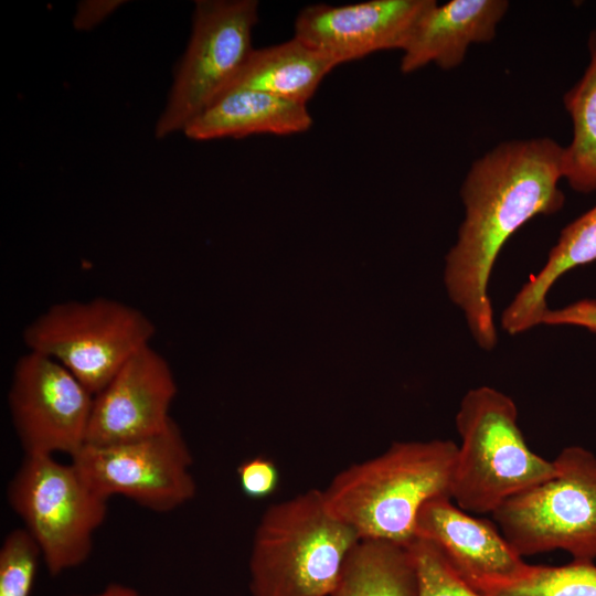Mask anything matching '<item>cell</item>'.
Segmentation results:
<instances>
[{
    "mask_svg": "<svg viewBox=\"0 0 596 596\" xmlns=\"http://www.w3.org/2000/svg\"><path fill=\"white\" fill-rule=\"evenodd\" d=\"M329 596H418L409 545L359 539L347 554Z\"/></svg>",
    "mask_w": 596,
    "mask_h": 596,
    "instance_id": "obj_18",
    "label": "cell"
},
{
    "mask_svg": "<svg viewBox=\"0 0 596 596\" xmlns=\"http://www.w3.org/2000/svg\"><path fill=\"white\" fill-rule=\"evenodd\" d=\"M173 371L151 344L134 353L94 395L86 445L106 446L150 437L172 422Z\"/></svg>",
    "mask_w": 596,
    "mask_h": 596,
    "instance_id": "obj_11",
    "label": "cell"
},
{
    "mask_svg": "<svg viewBox=\"0 0 596 596\" xmlns=\"http://www.w3.org/2000/svg\"><path fill=\"white\" fill-rule=\"evenodd\" d=\"M457 451L449 439L394 443L338 472L322 490L326 505L360 539L409 545L422 507L451 498Z\"/></svg>",
    "mask_w": 596,
    "mask_h": 596,
    "instance_id": "obj_2",
    "label": "cell"
},
{
    "mask_svg": "<svg viewBox=\"0 0 596 596\" xmlns=\"http://www.w3.org/2000/svg\"><path fill=\"white\" fill-rule=\"evenodd\" d=\"M312 117L307 105L272 94L245 88H231L183 129L192 140L243 138L251 135H294L308 130Z\"/></svg>",
    "mask_w": 596,
    "mask_h": 596,
    "instance_id": "obj_15",
    "label": "cell"
},
{
    "mask_svg": "<svg viewBox=\"0 0 596 596\" xmlns=\"http://www.w3.org/2000/svg\"><path fill=\"white\" fill-rule=\"evenodd\" d=\"M542 323L581 327L596 334V300L582 299L561 309H549Z\"/></svg>",
    "mask_w": 596,
    "mask_h": 596,
    "instance_id": "obj_24",
    "label": "cell"
},
{
    "mask_svg": "<svg viewBox=\"0 0 596 596\" xmlns=\"http://www.w3.org/2000/svg\"><path fill=\"white\" fill-rule=\"evenodd\" d=\"M255 0L195 2L191 38L178 67L156 137L183 131L236 82L254 47Z\"/></svg>",
    "mask_w": 596,
    "mask_h": 596,
    "instance_id": "obj_8",
    "label": "cell"
},
{
    "mask_svg": "<svg viewBox=\"0 0 596 596\" xmlns=\"http://www.w3.org/2000/svg\"><path fill=\"white\" fill-rule=\"evenodd\" d=\"M125 2L121 0L83 1L76 8L73 20L74 28L88 31L103 22Z\"/></svg>",
    "mask_w": 596,
    "mask_h": 596,
    "instance_id": "obj_25",
    "label": "cell"
},
{
    "mask_svg": "<svg viewBox=\"0 0 596 596\" xmlns=\"http://www.w3.org/2000/svg\"><path fill=\"white\" fill-rule=\"evenodd\" d=\"M508 8L505 0L434 1L402 51L401 71L412 73L429 63L443 70L459 66L471 44L494 39Z\"/></svg>",
    "mask_w": 596,
    "mask_h": 596,
    "instance_id": "obj_14",
    "label": "cell"
},
{
    "mask_svg": "<svg viewBox=\"0 0 596 596\" xmlns=\"http://www.w3.org/2000/svg\"><path fill=\"white\" fill-rule=\"evenodd\" d=\"M155 334L153 321L140 309L96 297L50 306L22 338L29 351L55 360L95 395Z\"/></svg>",
    "mask_w": 596,
    "mask_h": 596,
    "instance_id": "obj_6",
    "label": "cell"
},
{
    "mask_svg": "<svg viewBox=\"0 0 596 596\" xmlns=\"http://www.w3.org/2000/svg\"><path fill=\"white\" fill-rule=\"evenodd\" d=\"M40 547L22 526L10 531L0 547V596H30Z\"/></svg>",
    "mask_w": 596,
    "mask_h": 596,
    "instance_id": "obj_21",
    "label": "cell"
},
{
    "mask_svg": "<svg viewBox=\"0 0 596 596\" xmlns=\"http://www.w3.org/2000/svg\"><path fill=\"white\" fill-rule=\"evenodd\" d=\"M415 536L438 546L469 585L511 578L528 564L494 521L470 515L449 497L432 499L422 507Z\"/></svg>",
    "mask_w": 596,
    "mask_h": 596,
    "instance_id": "obj_13",
    "label": "cell"
},
{
    "mask_svg": "<svg viewBox=\"0 0 596 596\" xmlns=\"http://www.w3.org/2000/svg\"><path fill=\"white\" fill-rule=\"evenodd\" d=\"M7 498L38 543L51 575L89 557L108 499L85 481L72 461L63 464L53 455H24L8 485Z\"/></svg>",
    "mask_w": 596,
    "mask_h": 596,
    "instance_id": "obj_7",
    "label": "cell"
},
{
    "mask_svg": "<svg viewBox=\"0 0 596 596\" xmlns=\"http://www.w3.org/2000/svg\"><path fill=\"white\" fill-rule=\"evenodd\" d=\"M71 461L102 497L123 496L153 512H171L196 492L193 457L174 421L150 437L85 445Z\"/></svg>",
    "mask_w": 596,
    "mask_h": 596,
    "instance_id": "obj_9",
    "label": "cell"
},
{
    "mask_svg": "<svg viewBox=\"0 0 596 596\" xmlns=\"http://www.w3.org/2000/svg\"><path fill=\"white\" fill-rule=\"evenodd\" d=\"M93 400L63 365L28 350L13 366L8 392L24 455L77 454L87 443Z\"/></svg>",
    "mask_w": 596,
    "mask_h": 596,
    "instance_id": "obj_10",
    "label": "cell"
},
{
    "mask_svg": "<svg viewBox=\"0 0 596 596\" xmlns=\"http://www.w3.org/2000/svg\"><path fill=\"white\" fill-rule=\"evenodd\" d=\"M458 446L451 499L464 511L493 513L512 497L556 472L553 460L528 446L518 425V408L490 386L469 390L456 414Z\"/></svg>",
    "mask_w": 596,
    "mask_h": 596,
    "instance_id": "obj_4",
    "label": "cell"
},
{
    "mask_svg": "<svg viewBox=\"0 0 596 596\" xmlns=\"http://www.w3.org/2000/svg\"><path fill=\"white\" fill-rule=\"evenodd\" d=\"M359 539L328 510L322 490L269 505L253 536L251 596H329Z\"/></svg>",
    "mask_w": 596,
    "mask_h": 596,
    "instance_id": "obj_3",
    "label": "cell"
},
{
    "mask_svg": "<svg viewBox=\"0 0 596 596\" xmlns=\"http://www.w3.org/2000/svg\"><path fill=\"white\" fill-rule=\"evenodd\" d=\"M596 260V205L565 226L541 270L532 276L504 309L501 323L510 334L542 323L546 297L566 272Z\"/></svg>",
    "mask_w": 596,
    "mask_h": 596,
    "instance_id": "obj_17",
    "label": "cell"
},
{
    "mask_svg": "<svg viewBox=\"0 0 596 596\" xmlns=\"http://www.w3.org/2000/svg\"><path fill=\"white\" fill-rule=\"evenodd\" d=\"M338 65L326 53L294 36L277 45L254 49L231 88L257 89L307 105L321 81Z\"/></svg>",
    "mask_w": 596,
    "mask_h": 596,
    "instance_id": "obj_16",
    "label": "cell"
},
{
    "mask_svg": "<svg viewBox=\"0 0 596 596\" xmlns=\"http://www.w3.org/2000/svg\"><path fill=\"white\" fill-rule=\"evenodd\" d=\"M238 481L245 496L263 499L273 494L279 485V472L268 458L254 457L237 468Z\"/></svg>",
    "mask_w": 596,
    "mask_h": 596,
    "instance_id": "obj_23",
    "label": "cell"
},
{
    "mask_svg": "<svg viewBox=\"0 0 596 596\" xmlns=\"http://www.w3.org/2000/svg\"><path fill=\"white\" fill-rule=\"evenodd\" d=\"M409 549L418 576V596H482L433 542L415 536Z\"/></svg>",
    "mask_w": 596,
    "mask_h": 596,
    "instance_id": "obj_22",
    "label": "cell"
},
{
    "mask_svg": "<svg viewBox=\"0 0 596 596\" xmlns=\"http://www.w3.org/2000/svg\"><path fill=\"white\" fill-rule=\"evenodd\" d=\"M435 0H370L304 8L295 35L338 64L406 46L423 13Z\"/></svg>",
    "mask_w": 596,
    "mask_h": 596,
    "instance_id": "obj_12",
    "label": "cell"
},
{
    "mask_svg": "<svg viewBox=\"0 0 596 596\" xmlns=\"http://www.w3.org/2000/svg\"><path fill=\"white\" fill-rule=\"evenodd\" d=\"M587 49V67L563 98L573 130L564 147V179L582 193L596 191V29L589 32Z\"/></svg>",
    "mask_w": 596,
    "mask_h": 596,
    "instance_id": "obj_19",
    "label": "cell"
},
{
    "mask_svg": "<svg viewBox=\"0 0 596 596\" xmlns=\"http://www.w3.org/2000/svg\"><path fill=\"white\" fill-rule=\"evenodd\" d=\"M556 472L512 497L492 518L521 557L555 550L573 561L596 558V456L570 446L553 459Z\"/></svg>",
    "mask_w": 596,
    "mask_h": 596,
    "instance_id": "obj_5",
    "label": "cell"
},
{
    "mask_svg": "<svg viewBox=\"0 0 596 596\" xmlns=\"http://www.w3.org/2000/svg\"><path fill=\"white\" fill-rule=\"evenodd\" d=\"M470 586L482 596H596V565L578 561L561 566L526 564L511 578Z\"/></svg>",
    "mask_w": 596,
    "mask_h": 596,
    "instance_id": "obj_20",
    "label": "cell"
},
{
    "mask_svg": "<svg viewBox=\"0 0 596 596\" xmlns=\"http://www.w3.org/2000/svg\"><path fill=\"white\" fill-rule=\"evenodd\" d=\"M564 147L549 137L496 146L470 167L460 189L465 216L446 257L445 283L476 343L498 341L488 284L505 242L538 215L562 209Z\"/></svg>",
    "mask_w": 596,
    "mask_h": 596,
    "instance_id": "obj_1",
    "label": "cell"
},
{
    "mask_svg": "<svg viewBox=\"0 0 596 596\" xmlns=\"http://www.w3.org/2000/svg\"><path fill=\"white\" fill-rule=\"evenodd\" d=\"M86 596H145L136 589L121 584H110L103 590Z\"/></svg>",
    "mask_w": 596,
    "mask_h": 596,
    "instance_id": "obj_26",
    "label": "cell"
}]
</instances>
